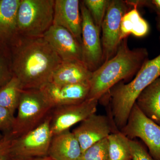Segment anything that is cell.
<instances>
[{
	"label": "cell",
	"instance_id": "cell-1",
	"mask_svg": "<svg viewBox=\"0 0 160 160\" xmlns=\"http://www.w3.org/2000/svg\"><path fill=\"white\" fill-rule=\"evenodd\" d=\"M12 43V71L23 89H42L52 82L62 61L43 37H19Z\"/></svg>",
	"mask_w": 160,
	"mask_h": 160
},
{
	"label": "cell",
	"instance_id": "cell-2",
	"mask_svg": "<svg viewBox=\"0 0 160 160\" xmlns=\"http://www.w3.org/2000/svg\"><path fill=\"white\" fill-rule=\"evenodd\" d=\"M149 60L146 48L130 49L127 38L122 40L114 56L92 72L87 99L99 100L121 81L137 74Z\"/></svg>",
	"mask_w": 160,
	"mask_h": 160
},
{
	"label": "cell",
	"instance_id": "cell-3",
	"mask_svg": "<svg viewBox=\"0 0 160 160\" xmlns=\"http://www.w3.org/2000/svg\"><path fill=\"white\" fill-rule=\"evenodd\" d=\"M159 77L160 54L148 60L131 82L118 83L106 94L110 98L112 119L118 129L121 130L126 125L140 93Z\"/></svg>",
	"mask_w": 160,
	"mask_h": 160
},
{
	"label": "cell",
	"instance_id": "cell-4",
	"mask_svg": "<svg viewBox=\"0 0 160 160\" xmlns=\"http://www.w3.org/2000/svg\"><path fill=\"white\" fill-rule=\"evenodd\" d=\"M53 108L42 89H24L11 134L17 138L37 128Z\"/></svg>",
	"mask_w": 160,
	"mask_h": 160
},
{
	"label": "cell",
	"instance_id": "cell-5",
	"mask_svg": "<svg viewBox=\"0 0 160 160\" xmlns=\"http://www.w3.org/2000/svg\"><path fill=\"white\" fill-rule=\"evenodd\" d=\"M55 0H21L17 14L19 36L42 37L53 24Z\"/></svg>",
	"mask_w": 160,
	"mask_h": 160
},
{
	"label": "cell",
	"instance_id": "cell-6",
	"mask_svg": "<svg viewBox=\"0 0 160 160\" xmlns=\"http://www.w3.org/2000/svg\"><path fill=\"white\" fill-rule=\"evenodd\" d=\"M51 113L37 128L12 140L9 160H21L43 157L48 155L53 137Z\"/></svg>",
	"mask_w": 160,
	"mask_h": 160
},
{
	"label": "cell",
	"instance_id": "cell-7",
	"mask_svg": "<svg viewBox=\"0 0 160 160\" xmlns=\"http://www.w3.org/2000/svg\"><path fill=\"white\" fill-rule=\"evenodd\" d=\"M120 131L130 139L139 138L150 155L160 160V126L147 117L135 103L128 121Z\"/></svg>",
	"mask_w": 160,
	"mask_h": 160
},
{
	"label": "cell",
	"instance_id": "cell-8",
	"mask_svg": "<svg viewBox=\"0 0 160 160\" xmlns=\"http://www.w3.org/2000/svg\"><path fill=\"white\" fill-rule=\"evenodd\" d=\"M130 8L131 7L126 3V1L109 0L101 29L103 63L110 59L116 53L122 42L121 26L122 18Z\"/></svg>",
	"mask_w": 160,
	"mask_h": 160
},
{
	"label": "cell",
	"instance_id": "cell-9",
	"mask_svg": "<svg viewBox=\"0 0 160 160\" xmlns=\"http://www.w3.org/2000/svg\"><path fill=\"white\" fill-rule=\"evenodd\" d=\"M82 20V47L83 62L92 72L103 63V51L100 30L82 1H80Z\"/></svg>",
	"mask_w": 160,
	"mask_h": 160
},
{
	"label": "cell",
	"instance_id": "cell-10",
	"mask_svg": "<svg viewBox=\"0 0 160 160\" xmlns=\"http://www.w3.org/2000/svg\"><path fill=\"white\" fill-rule=\"evenodd\" d=\"M99 100L87 99L76 104L60 106L51 112L50 126L53 136L69 130L89 116L96 113Z\"/></svg>",
	"mask_w": 160,
	"mask_h": 160
},
{
	"label": "cell",
	"instance_id": "cell-11",
	"mask_svg": "<svg viewBox=\"0 0 160 160\" xmlns=\"http://www.w3.org/2000/svg\"><path fill=\"white\" fill-rule=\"evenodd\" d=\"M116 127L112 120L108 117L95 113L81 122L72 132L79 142L83 152L117 132L113 130V129H117Z\"/></svg>",
	"mask_w": 160,
	"mask_h": 160
},
{
	"label": "cell",
	"instance_id": "cell-12",
	"mask_svg": "<svg viewBox=\"0 0 160 160\" xmlns=\"http://www.w3.org/2000/svg\"><path fill=\"white\" fill-rule=\"evenodd\" d=\"M43 37L62 61L83 62L82 44L67 29L52 25Z\"/></svg>",
	"mask_w": 160,
	"mask_h": 160
},
{
	"label": "cell",
	"instance_id": "cell-13",
	"mask_svg": "<svg viewBox=\"0 0 160 160\" xmlns=\"http://www.w3.org/2000/svg\"><path fill=\"white\" fill-rule=\"evenodd\" d=\"M42 89L54 109L85 101L89 95L90 84L86 83L62 85L52 82Z\"/></svg>",
	"mask_w": 160,
	"mask_h": 160
},
{
	"label": "cell",
	"instance_id": "cell-14",
	"mask_svg": "<svg viewBox=\"0 0 160 160\" xmlns=\"http://www.w3.org/2000/svg\"><path fill=\"white\" fill-rule=\"evenodd\" d=\"M53 25L68 30L82 44V20L78 0H55Z\"/></svg>",
	"mask_w": 160,
	"mask_h": 160
},
{
	"label": "cell",
	"instance_id": "cell-15",
	"mask_svg": "<svg viewBox=\"0 0 160 160\" xmlns=\"http://www.w3.org/2000/svg\"><path fill=\"white\" fill-rule=\"evenodd\" d=\"M82 153L79 142L69 129L53 136L47 156L54 160H78Z\"/></svg>",
	"mask_w": 160,
	"mask_h": 160
},
{
	"label": "cell",
	"instance_id": "cell-16",
	"mask_svg": "<svg viewBox=\"0 0 160 160\" xmlns=\"http://www.w3.org/2000/svg\"><path fill=\"white\" fill-rule=\"evenodd\" d=\"M92 72L79 61H62L52 76V82L67 85L89 83Z\"/></svg>",
	"mask_w": 160,
	"mask_h": 160
},
{
	"label": "cell",
	"instance_id": "cell-17",
	"mask_svg": "<svg viewBox=\"0 0 160 160\" xmlns=\"http://www.w3.org/2000/svg\"><path fill=\"white\" fill-rule=\"evenodd\" d=\"M21 0H0V41H15L19 35L18 9Z\"/></svg>",
	"mask_w": 160,
	"mask_h": 160
},
{
	"label": "cell",
	"instance_id": "cell-18",
	"mask_svg": "<svg viewBox=\"0 0 160 160\" xmlns=\"http://www.w3.org/2000/svg\"><path fill=\"white\" fill-rule=\"evenodd\" d=\"M135 103L143 114L160 126V77L140 93Z\"/></svg>",
	"mask_w": 160,
	"mask_h": 160
},
{
	"label": "cell",
	"instance_id": "cell-19",
	"mask_svg": "<svg viewBox=\"0 0 160 160\" xmlns=\"http://www.w3.org/2000/svg\"><path fill=\"white\" fill-rule=\"evenodd\" d=\"M149 24L140 14L138 7H133L123 16L121 22V40L132 34L138 38L145 36L149 32Z\"/></svg>",
	"mask_w": 160,
	"mask_h": 160
},
{
	"label": "cell",
	"instance_id": "cell-20",
	"mask_svg": "<svg viewBox=\"0 0 160 160\" xmlns=\"http://www.w3.org/2000/svg\"><path fill=\"white\" fill-rule=\"evenodd\" d=\"M24 89L19 80L13 75L0 89V106L14 115Z\"/></svg>",
	"mask_w": 160,
	"mask_h": 160
},
{
	"label": "cell",
	"instance_id": "cell-21",
	"mask_svg": "<svg viewBox=\"0 0 160 160\" xmlns=\"http://www.w3.org/2000/svg\"><path fill=\"white\" fill-rule=\"evenodd\" d=\"M107 138L109 160H132L129 138L120 131Z\"/></svg>",
	"mask_w": 160,
	"mask_h": 160
},
{
	"label": "cell",
	"instance_id": "cell-22",
	"mask_svg": "<svg viewBox=\"0 0 160 160\" xmlns=\"http://www.w3.org/2000/svg\"><path fill=\"white\" fill-rule=\"evenodd\" d=\"M82 2L88 9L96 26L101 32L109 0H84Z\"/></svg>",
	"mask_w": 160,
	"mask_h": 160
},
{
	"label": "cell",
	"instance_id": "cell-23",
	"mask_svg": "<svg viewBox=\"0 0 160 160\" xmlns=\"http://www.w3.org/2000/svg\"><path fill=\"white\" fill-rule=\"evenodd\" d=\"M78 160H109L107 138L95 143L82 152Z\"/></svg>",
	"mask_w": 160,
	"mask_h": 160
},
{
	"label": "cell",
	"instance_id": "cell-24",
	"mask_svg": "<svg viewBox=\"0 0 160 160\" xmlns=\"http://www.w3.org/2000/svg\"><path fill=\"white\" fill-rule=\"evenodd\" d=\"M129 143L132 160H156L139 142L129 138Z\"/></svg>",
	"mask_w": 160,
	"mask_h": 160
},
{
	"label": "cell",
	"instance_id": "cell-25",
	"mask_svg": "<svg viewBox=\"0 0 160 160\" xmlns=\"http://www.w3.org/2000/svg\"><path fill=\"white\" fill-rule=\"evenodd\" d=\"M15 121V116L8 109L0 106V131L4 134L11 132Z\"/></svg>",
	"mask_w": 160,
	"mask_h": 160
},
{
	"label": "cell",
	"instance_id": "cell-26",
	"mask_svg": "<svg viewBox=\"0 0 160 160\" xmlns=\"http://www.w3.org/2000/svg\"><path fill=\"white\" fill-rule=\"evenodd\" d=\"M13 76L11 64L8 59L2 54H0V89Z\"/></svg>",
	"mask_w": 160,
	"mask_h": 160
},
{
	"label": "cell",
	"instance_id": "cell-27",
	"mask_svg": "<svg viewBox=\"0 0 160 160\" xmlns=\"http://www.w3.org/2000/svg\"><path fill=\"white\" fill-rule=\"evenodd\" d=\"M12 138L10 132L3 134L2 138L0 140V160H9Z\"/></svg>",
	"mask_w": 160,
	"mask_h": 160
},
{
	"label": "cell",
	"instance_id": "cell-28",
	"mask_svg": "<svg viewBox=\"0 0 160 160\" xmlns=\"http://www.w3.org/2000/svg\"><path fill=\"white\" fill-rule=\"evenodd\" d=\"M149 7L154 9L158 15V20H160V0L149 1Z\"/></svg>",
	"mask_w": 160,
	"mask_h": 160
},
{
	"label": "cell",
	"instance_id": "cell-29",
	"mask_svg": "<svg viewBox=\"0 0 160 160\" xmlns=\"http://www.w3.org/2000/svg\"><path fill=\"white\" fill-rule=\"evenodd\" d=\"M21 160H54L49 158L48 156L43 157L33 158Z\"/></svg>",
	"mask_w": 160,
	"mask_h": 160
},
{
	"label": "cell",
	"instance_id": "cell-30",
	"mask_svg": "<svg viewBox=\"0 0 160 160\" xmlns=\"http://www.w3.org/2000/svg\"><path fill=\"white\" fill-rule=\"evenodd\" d=\"M157 28L159 32V39L160 40V20H158L157 22Z\"/></svg>",
	"mask_w": 160,
	"mask_h": 160
},
{
	"label": "cell",
	"instance_id": "cell-31",
	"mask_svg": "<svg viewBox=\"0 0 160 160\" xmlns=\"http://www.w3.org/2000/svg\"><path fill=\"white\" fill-rule=\"evenodd\" d=\"M3 136V134H0V140L2 138Z\"/></svg>",
	"mask_w": 160,
	"mask_h": 160
}]
</instances>
